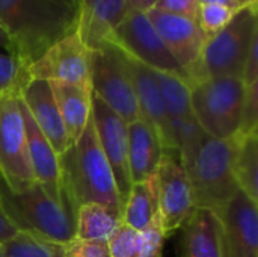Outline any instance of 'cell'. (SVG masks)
I'll use <instances>...</instances> for the list:
<instances>
[{"label":"cell","instance_id":"6da1fadb","mask_svg":"<svg viewBox=\"0 0 258 257\" xmlns=\"http://www.w3.org/2000/svg\"><path fill=\"white\" fill-rule=\"evenodd\" d=\"M0 27L26 68L56 41L77 30L76 0H0Z\"/></svg>","mask_w":258,"mask_h":257},{"label":"cell","instance_id":"7a4b0ae2","mask_svg":"<svg viewBox=\"0 0 258 257\" xmlns=\"http://www.w3.org/2000/svg\"><path fill=\"white\" fill-rule=\"evenodd\" d=\"M63 191L74 209L100 203L122 214V201L110 165L98 142L92 114L82 136L59 156Z\"/></svg>","mask_w":258,"mask_h":257},{"label":"cell","instance_id":"3957f363","mask_svg":"<svg viewBox=\"0 0 258 257\" xmlns=\"http://www.w3.org/2000/svg\"><path fill=\"white\" fill-rule=\"evenodd\" d=\"M234 151L236 136L218 139L206 135L197 148L180 161L190 180L195 209L212 211L219 217L240 191L233 171Z\"/></svg>","mask_w":258,"mask_h":257},{"label":"cell","instance_id":"277c9868","mask_svg":"<svg viewBox=\"0 0 258 257\" xmlns=\"http://www.w3.org/2000/svg\"><path fill=\"white\" fill-rule=\"evenodd\" d=\"M0 206L15 230L30 232L59 244L74 239V209L57 203L39 183L14 192L0 180Z\"/></svg>","mask_w":258,"mask_h":257},{"label":"cell","instance_id":"5b68a950","mask_svg":"<svg viewBox=\"0 0 258 257\" xmlns=\"http://www.w3.org/2000/svg\"><path fill=\"white\" fill-rule=\"evenodd\" d=\"M190 85L194 118L203 132L218 139L237 135L246 86L237 77H206Z\"/></svg>","mask_w":258,"mask_h":257},{"label":"cell","instance_id":"8992f818","mask_svg":"<svg viewBox=\"0 0 258 257\" xmlns=\"http://www.w3.org/2000/svg\"><path fill=\"white\" fill-rule=\"evenodd\" d=\"M257 38V5L239 8L221 32L207 38L197 80L206 77L242 79L249 48Z\"/></svg>","mask_w":258,"mask_h":257},{"label":"cell","instance_id":"52a82bcc","mask_svg":"<svg viewBox=\"0 0 258 257\" xmlns=\"http://www.w3.org/2000/svg\"><path fill=\"white\" fill-rule=\"evenodd\" d=\"M91 89L95 97L118 114L127 124L141 118L127 56L110 41L92 50Z\"/></svg>","mask_w":258,"mask_h":257},{"label":"cell","instance_id":"ba28073f","mask_svg":"<svg viewBox=\"0 0 258 257\" xmlns=\"http://www.w3.org/2000/svg\"><path fill=\"white\" fill-rule=\"evenodd\" d=\"M0 179L14 192L36 183L20 106V91L0 94Z\"/></svg>","mask_w":258,"mask_h":257},{"label":"cell","instance_id":"9c48e42d","mask_svg":"<svg viewBox=\"0 0 258 257\" xmlns=\"http://www.w3.org/2000/svg\"><path fill=\"white\" fill-rule=\"evenodd\" d=\"M109 41L145 67L178 76L189 82L186 71L174 59L147 14L128 12L124 21L112 32Z\"/></svg>","mask_w":258,"mask_h":257},{"label":"cell","instance_id":"30bf717a","mask_svg":"<svg viewBox=\"0 0 258 257\" xmlns=\"http://www.w3.org/2000/svg\"><path fill=\"white\" fill-rule=\"evenodd\" d=\"M91 64L92 50L74 30L27 65L26 74L27 79L91 86Z\"/></svg>","mask_w":258,"mask_h":257},{"label":"cell","instance_id":"8fae6325","mask_svg":"<svg viewBox=\"0 0 258 257\" xmlns=\"http://www.w3.org/2000/svg\"><path fill=\"white\" fill-rule=\"evenodd\" d=\"M159 217L165 238L177 233L195 211L190 180L178 155L165 151L157 173Z\"/></svg>","mask_w":258,"mask_h":257},{"label":"cell","instance_id":"7c38bea8","mask_svg":"<svg viewBox=\"0 0 258 257\" xmlns=\"http://www.w3.org/2000/svg\"><path fill=\"white\" fill-rule=\"evenodd\" d=\"M147 17L160 35L162 41L186 71L189 83L195 82L200 71V62L207 36L198 26L197 20L151 9Z\"/></svg>","mask_w":258,"mask_h":257},{"label":"cell","instance_id":"4fadbf2b","mask_svg":"<svg viewBox=\"0 0 258 257\" xmlns=\"http://www.w3.org/2000/svg\"><path fill=\"white\" fill-rule=\"evenodd\" d=\"M91 114L98 142L113 173L124 209V201L132 188L128 168V124L94 94Z\"/></svg>","mask_w":258,"mask_h":257},{"label":"cell","instance_id":"5bb4252c","mask_svg":"<svg viewBox=\"0 0 258 257\" xmlns=\"http://www.w3.org/2000/svg\"><path fill=\"white\" fill-rule=\"evenodd\" d=\"M218 218L221 257H258V203L239 191Z\"/></svg>","mask_w":258,"mask_h":257},{"label":"cell","instance_id":"9a60e30c","mask_svg":"<svg viewBox=\"0 0 258 257\" xmlns=\"http://www.w3.org/2000/svg\"><path fill=\"white\" fill-rule=\"evenodd\" d=\"M127 65H128L141 117L147 120L156 129L162 141L163 150L168 153L178 155V147H177V141L174 136V130L166 115L162 92H160L157 79L154 76V71L145 67L144 64L132 59L130 56H127Z\"/></svg>","mask_w":258,"mask_h":257},{"label":"cell","instance_id":"2e32d148","mask_svg":"<svg viewBox=\"0 0 258 257\" xmlns=\"http://www.w3.org/2000/svg\"><path fill=\"white\" fill-rule=\"evenodd\" d=\"M20 106H21V115H23L24 129H26L30 167H32L36 183H39L47 191V194L51 198H54L57 203L71 206L63 191V179H62L59 155L54 151L48 139L42 135V132L33 123L21 97H20Z\"/></svg>","mask_w":258,"mask_h":257},{"label":"cell","instance_id":"e0dca14e","mask_svg":"<svg viewBox=\"0 0 258 257\" xmlns=\"http://www.w3.org/2000/svg\"><path fill=\"white\" fill-rule=\"evenodd\" d=\"M20 97L36 127L48 139L54 151L62 156L70 145L50 83L45 80L27 79L20 88Z\"/></svg>","mask_w":258,"mask_h":257},{"label":"cell","instance_id":"ac0fdd59","mask_svg":"<svg viewBox=\"0 0 258 257\" xmlns=\"http://www.w3.org/2000/svg\"><path fill=\"white\" fill-rule=\"evenodd\" d=\"M77 33L83 42L97 50L104 45L112 32L128 14L125 0H76Z\"/></svg>","mask_w":258,"mask_h":257},{"label":"cell","instance_id":"d6986e66","mask_svg":"<svg viewBox=\"0 0 258 257\" xmlns=\"http://www.w3.org/2000/svg\"><path fill=\"white\" fill-rule=\"evenodd\" d=\"M165 150L156 129L142 117L128 124V168L132 183L156 176Z\"/></svg>","mask_w":258,"mask_h":257},{"label":"cell","instance_id":"ffe728a7","mask_svg":"<svg viewBox=\"0 0 258 257\" xmlns=\"http://www.w3.org/2000/svg\"><path fill=\"white\" fill-rule=\"evenodd\" d=\"M178 232V257H221V223L212 211L195 209Z\"/></svg>","mask_w":258,"mask_h":257},{"label":"cell","instance_id":"44dd1931","mask_svg":"<svg viewBox=\"0 0 258 257\" xmlns=\"http://www.w3.org/2000/svg\"><path fill=\"white\" fill-rule=\"evenodd\" d=\"M53 92L68 145L71 147L83 133L92 109V89L91 86H80L63 82H48Z\"/></svg>","mask_w":258,"mask_h":257},{"label":"cell","instance_id":"7402d4cb","mask_svg":"<svg viewBox=\"0 0 258 257\" xmlns=\"http://www.w3.org/2000/svg\"><path fill=\"white\" fill-rule=\"evenodd\" d=\"M122 224V214L100 203H86L76 211L74 239L107 242Z\"/></svg>","mask_w":258,"mask_h":257},{"label":"cell","instance_id":"603a6c76","mask_svg":"<svg viewBox=\"0 0 258 257\" xmlns=\"http://www.w3.org/2000/svg\"><path fill=\"white\" fill-rule=\"evenodd\" d=\"M159 214V194L156 176L132 183L122 209V223L128 227L141 232L144 230L153 218Z\"/></svg>","mask_w":258,"mask_h":257},{"label":"cell","instance_id":"cb8c5ba5","mask_svg":"<svg viewBox=\"0 0 258 257\" xmlns=\"http://www.w3.org/2000/svg\"><path fill=\"white\" fill-rule=\"evenodd\" d=\"M154 76L157 79L165 111L175 136L177 127L184 121L194 118L192 106H190V85L187 80L169 73L154 71Z\"/></svg>","mask_w":258,"mask_h":257},{"label":"cell","instance_id":"d4e9b609","mask_svg":"<svg viewBox=\"0 0 258 257\" xmlns=\"http://www.w3.org/2000/svg\"><path fill=\"white\" fill-rule=\"evenodd\" d=\"M233 171L239 189L258 203V133L236 135Z\"/></svg>","mask_w":258,"mask_h":257},{"label":"cell","instance_id":"484cf974","mask_svg":"<svg viewBox=\"0 0 258 257\" xmlns=\"http://www.w3.org/2000/svg\"><path fill=\"white\" fill-rule=\"evenodd\" d=\"M65 245L24 230L0 242L3 257H65Z\"/></svg>","mask_w":258,"mask_h":257},{"label":"cell","instance_id":"4316f807","mask_svg":"<svg viewBox=\"0 0 258 257\" xmlns=\"http://www.w3.org/2000/svg\"><path fill=\"white\" fill-rule=\"evenodd\" d=\"M109 257H141L142 236L141 232L121 224L107 241Z\"/></svg>","mask_w":258,"mask_h":257},{"label":"cell","instance_id":"83f0119b","mask_svg":"<svg viewBox=\"0 0 258 257\" xmlns=\"http://www.w3.org/2000/svg\"><path fill=\"white\" fill-rule=\"evenodd\" d=\"M237 9L222 5H200L197 12V23L207 38L221 32L233 18Z\"/></svg>","mask_w":258,"mask_h":257},{"label":"cell","instance_id":"f1b7e54d","mask_svg":"<svg viewBox=\"0 0 258 257\" xmlns=\"http://www.w3.org/2000/svg\"><path fill=\"white\" fill-rule=\"evenodd\" d=\"M26 80V68L14 56L0 53V94L8 91H20Z\"/></svg>","mask_w":258,"mask_h":257},{"label":"cell","instance_id":"f546056e","mask_svg":"<svg viewBox=\"0 0 258 257\" xmlns=\"http://www.w3.org/2000/svg\"><path fill=\"white\" fill-rule=\"evenodd\" d=\"M258 127V83L246 86L245 103L237 135L246 136L257 133Z\"/></svg>","mask_w":258,"mask_h":257},{"label":"cell","instance_id":"4dcf8cb0","mask_svg":"<svg viewBox=\"0 0 258 257\" xmlns=\"http://www.w3.org/2000/svg\"><path fill=\"white\" fill-rule=\"evenodd\" d=\"M141 236H142L141 257H163V245L166 238L162 230L159 214L144 230H141Z\"/></svg>","mask_w":258,"mask_h":257},{"label":"cell","instance_id":"1f68e13d","mask_svg":"<svg viewBox=\"0 0 258 257\" xmlns=\"http://www.w3.org/2000/svg\"><path fill=\"white\" fill-rule=\"evenodd\" d=\"M67 257H109L107 242H91L73 239L65 245Z\"/></svg>","mask_w":258,"mask_h":257},{"label":"cell","instance_id":"d6a6232c","mask_svg":"<svg viewBox=\"0 0 258 257\" xmlns=\"http://www.w3.org/2000/svg\"><path fill=\"white\" fill-rule=\"evenodd\" d=\"M198 6H200L198 0H159L154 9L197 20Z\"/></svg>","mask_w":258,"mask_h":257},{"label":"cell","instance_id":"836d02e7","mask_svg":"<svg viewBox=\"0 0 258 257\" xmlns=\"http://www.w3.org/2000/svg\"><path fill=\"white\" fill-rule=\"evenodd\" d=\"M242 82L245 83V86L258 83V38L254 39V42H252V45L249 48L246 64H245V68H243Z\"/></svg>","mask_w":258,"mask_h":257},{"label":"cell","instance_id":"e575fe53","mask_svg":"<svg viewBox=\"0 0 258 257\" xmlns=\"http://www.w3.org/2000/svg\"><path fill=\"white\" fill-rule=\"evenodd\" d=\"M128 12H142L147 14L148 11L154 9L159 0H125Z\"/></svg>","mask_w":258,"mask_h":257},{"label":"cell","instance_id":"d590c367","mask_svg":"<svg viewBox=\"0 0 258 257\" xmlns=\"http://www.w3.org/2000/svg\"><path fill=\"white\" fill-rule=\"evenodd\" d=\"M15 232H17L15 227L9 223V220L6 218L0 206V242H5L6 239H9Z\"/></svg>","mask_w":258,"mask_h":257},{"label":"cell","instance_id":"8d00e7d4","mask_svg":"<svg viewBox=\"0 0 258 257\" xmlns=\"http://www.w3.org/2000/svg\"><path fill=\"white\" fill-rule=\"evenodd\" d=\"M0 53H6L12 56V44L2 27H0Z\"/></svg>","mask_w":258,"mask_h":257},{"label":"cell","instance_id":"74e56055","mask_svg":"<svg viewBox=\"0 0 258 257\" xmlns=\"http://www.w3.org/2000/svg\"><path fill=\"white\" fill-rule=\"evenodd\" d=\"M198 3L200 5H222V6H228L231 9L240 8L236 0H198Z\"/></svg>","mask_w":258,"mask_h":257},{"label":"cell","instance_id":"f35d334b","mask_svg":"<svg viewBox=\"0 0 258 257\" xmlns=\"http://www.w3.org/2000/svg\"><path fill=\"white\" fill-rule=\"evenodd\" d=\"M236 2H237V5H239L240 8L249 6V5H257V0H236Z\"/></svg>","mask_w":258,"mask_h":257},{"label":"cell","instance_id":"ab89813d","mask_svg":"<svg viewBox=\"0 0 258 257\" xmlns=\"http://www.w3.org/2000/svg\"><path fill=\"white\" fill-rule=\"evenodd\" d=\"M0 257H3L2 256V247H0Z\"/></svg>","mask_w":258,"mask_h":257},{"label":"cell","instance_id":"60d3db41","mask_svg":"<svg viewBox=\"0 0 258 257\" xmlns=\"http://www.w3.org/2000/svg\"><path fill=\"white\" fill-rule=\"evenodd\" d=\"M0 180H2V179H0Z\"/></svg>","mask_w":258,"mask_h":257},{"label":"cell","instance_id":"b9f144b4","mask_svg":"<svg viewBox=\"0 0 258 257\" xmlns=\"http://www.w3.org/2000/svg\"><path fill=\"white\" fill-rule=\"evenodd\" d=\"M65 257H67V256H65Z\"/></svg>","mask_w":258,"mask_h":257}]
</instances>
